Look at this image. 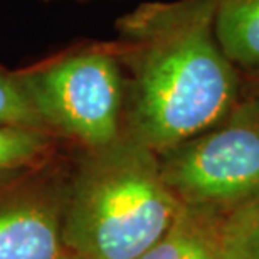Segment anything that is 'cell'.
Here are the masks:
<instances>
[{"mask_svg": "<svg viewBox=\"0 0 259 259\" xmlns=\"http://www.w3.org/2000/svg\"><path fill=\"white\" fill-rule=\"evenodd\" d=\"M219 0H160L116 22L113 44L132 79L125 133L162 153L195 137L239 103V72L215 34Z\"/></svg>", "mask_w": 259, "mask_h": 259, "instance_id": "obj_1", "label": "cell"}, {"mask_svg": "<svg viewBox=\"0 0 259 259\" xmlns=\"http://www.w3.org/2000/svg\"><path fill=\"white\" fill-rule=\"evenodd\" d=\"M158 153L128 133L88 150L67 182L63 241L76 259H138L182 210Z\"/></svg>", "mask_w": 259, "mask_h": 259, "instance_id": "obj_2", "label": "cell"}, {"mask_svg": "<svg viewBox=\"0 0 259 259\" xmlns=\"http://www.w3.org/2000/svg\"><path fill=\"white\" fill-rule=\"evenodd\" d=\"M49 133L86 150L115 143L125 133L126 82L115 46H98L14 72Z\"/></svg>", "mask_w": 259, "mask_h": 259, "instance_id": "obj_3", "label": "cell"}, {"mask_svg": "<svg viewBox=\"0 0 259 259\" xmlns=\"http://www.w3.org/2000/svg\"><path fill=\"white\" fill-rule=\"evenodd\" d=\"M165 182L187 207L226 214L259 197V105L239 100L217 125L158 153Z\"/></svg>", "mask_w": 259, "mask_h": 259, "instance_id": "obj_4", "label": "cell"}, {"mask_svg": "<svg viewBox=\"0 0 259 259\" xmlns=\"http://www.w3.org/2000/svg\"><path fill=\"white\" fill-rule=\"evenodd\" d=\"M67 180L48 165L0 172V259H71L63 241Z\"/></svg>", "mask_w": 259, "mask_h": 259, "instance_id": "obj_5", "label": "cell"}, {"mask_svg": "<svg viewBox=\"0 0 259 259\" xmlns=\"http://www.w3.org/2000/svg\"><path fill=\"white\" fill-rule=\"evenodd\" d=\"M222 214L184 205L170 229L138 259H226Z\"/></svg>", "mask_w": 259, "mask_h": 259, "instance_id": "obj_6", "label": "cell"}, {"mask_svg": "<svg viewBox=\"0 0 259 259\" xmlns=\"http://www.w3.org/2000/svg\"><path fill=\"white\" fill-rule=\"evenodd\" d=\"M215 34L237 69L259 74V0H219Z\"/></svg>", "mask_w": 259, "mask_h": 259, "instance_id": "obj_7", "label": "cell"}, {"mask_svg": "<svg viewBox=\"0 0 259 259\" xmlns=\"http://www.w3.org/2000/svg\"><path fill=\"white\" fill-rule=\"evenodd\" d=\"M53 137L46 130L0 126V172L15 170L49 160Z\"/></svg>", "mask_w": 259, "mask_h": 259, "instance_id": "obj_8", "label": "cell"}, {"mask_svg": "<svg viewBox=\"0 0 259 259\" xmlns=\"http://www.w3.org/2000/svg\"><path fill=\"white\" fill-rule=\"evenodd\" d=\"M226 259H259V197L222 214Z\"/></svg>", "mask_w": 259, "mask_h": 259, "instance_id": "obj_9", "label": "cell"}, {"mask_svg": "<svg viewBox=\"0 0 259 259\" xmlns=\"http://www.w3.org/2000/svg\"><path fill=\"white\" fill-rule=\"evenodd\" d=\"M0 126L46 130L15 79V74H7L2 71H0Z\"/></svg>", "mask_w": 259, "mask_h": 259, "instance_id": "obj_10", "label": "cell"}, {"mask_svg": "<svg viewBox=\"0 0 259 259\" xmlns=\"http://www.w3.org/2000/svg\"><path fill=\"white\" fill-rule=\"evenodd\" d=\"M252 98L257 101V105H259V81H257V84H256V91H254V95H252Z\"/></svg>", "mask_w": 259, "mask_h": 259, "instance_id": "obj_11", "label": "cell"}, {"mask_svg": "<svg viewBox=\"0 0 259 259\" xmlns=\"http://www.w3.org/2000/svg\"><path fill=\"white\" fill-rule=\"evenodd\" d=\"M77 2H86V0H77Z\"/></svg>", "mask_w": 259, "mask_h": 259, "instance_id": "obj_12", "label": "cell"}, {"mask_svg": "<svg viewBox=\"0 0 259 259\" xmlns=\"http://www.w3.org/2000/svg\"><path fill=\"white\" fill-rule=\"evenodd\" d=\"M71 259H76V257H71Z\"/></svg>", "mask_w": 259, "mask_h": 259, "instance_id": "obj_13", "label": "cell"}]
</instances>
